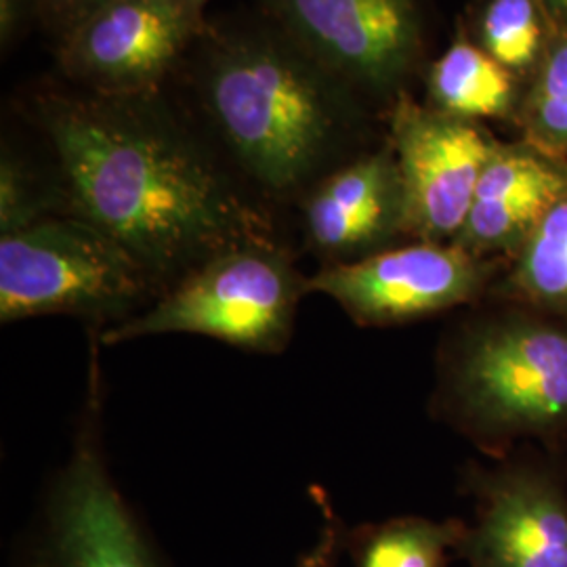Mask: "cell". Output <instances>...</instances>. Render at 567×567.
<instances>
[{
    "label": "cell",
    "instance_id": "cell-1",
    "mask_svg": "<svg viewBox=\"0 0 567 567\" xmlns=\"http://www.w3.org/2000/svg\"><path fill=\"white\" fill-rule=\"evenodd\" d=\"M72 215L161 288L229 248L278 243L264 203L161 91L51 95L39 107Z\"/></svg>",
    "mask_w": 567,
    "mask_h": 567
},
{
    "label": "cell",
    "instance_id": "cell-2",
    "mask_svg": "<svg viewBox=\"0 0 567 567\" xmlns=\"http://www.w3.org/2000/svg\"><path fill=\"white\" fill-rule=\"evenodd\" d=\"M194 49L206 137L261 203H299L358 156L362 97L278 23H206Z\"/></svg>",
    "mask_w": 567,
    "mask_h": 567
},
{
    "label": "cell",
    "instance_id": "cell-3",
    "mask_svg": "<svg viewBox=\"0 0 567 567\" xmlns=\"http://www.w3.org/2000/svg\"><path fill=\"white\" fill-rule=\"evenodd\" d=\"M429 410L489 461L567 447L566 318L498 297L466 307L437 347Z\"/></svg>",
    "mask_w": 567,
    "mask_h": 567
},
{
    "label": "cell",
    "instance_id": "cell-4",
    "mask_svg": "<svg viewBox=\"0 0 567 567\" xmlns=\"http://www.w3.org/2000/svg\"><path fill=\"white\" fill-rule=\"evenodd\" d=\"M161 297L121 244L65 213L0 236V320L74 316L107 328Z\"/></svg>",
    "mask_w": 567,
    "mask_h": 567
},
{
    "label": "cell",
    "instance_id": "cell-5",
    "mask_svg": "<svg viewBox=\"0 0 567 567\" xmlns=\"http://www.w3.org/2000/svg\"><path fill=\"white\" fill-rule=\"evenodd\" d=\"M307 280L282 244H243L196 267L142 313L97 339L114 344L177 332L280 353L292 339Z\"/></svg>",
    "mask_w": 567,
    "mask_h": 567
},
{
    "label": "cell",
    "instance_id": "cell-6",
    "mask_svg": "<svg viewBox=\"0 0 567 567\" xmlns=\"http://www.w3.org/2000/svg\"><path fill=\"white\" fill-rule=\"evenodd\" d=\"M473 522L456 545L468 567H567V447L527 444L468 463Z\"/></svg>",
    "mask_w": 567,
    "mask_h": 567
},
{
    "label": "cell",
    "instance_id": "cell-7",
    "mask_svg": "<svg viewBox=\"0 0 567 567\" xmlns=\"http://www.w3.org/2000/svg\"><path fill=\"white\" fill-rule=\"evenodd\" d=\"M507 261L456 244L410 240L355 264L320 267L309 292L330 297L362 328H393L484 301Z\"/></svg>",
    "mask_w": 567,
    "mask_h": 567
},
{
    "label": "cell",
    "instance_id": "cell-8",
    "mask_svg": "<svg viewBox=\"0 0 567 567\" xmlns=\"http://www.w3.org/2000/svg\"><path fill=\"white\" fill-rule=\"evenodd\" d=\"M100 385L93 374L89 419L47 494L21 567H164L110 475L100 442Z\"/></svg>",
    "mask_w": 567,
    "mask_h": 567
},
{
    "label": "cell",
    "instance_id": "cell-9",
    "mask_svg": "<svg viewBox=\"0 0 567 567\" xmlns=\"http://www.w3.org/2000/svg\"><path fill=\"white\" fill-rule=\"evenodd\" d=\"M206 21L175 0H105L60 37L61 72L81 91H161L187 60Z\"/></svg>",
    "mask_w": 567,
    "mask_h": 567
},
{
    "label": "cell",
    "instance_id": "cell-10",
    "mask_svg": "<svg viewBox=\"0 0 567 567\" xmlns=\"http://www.w3.org/2000/svg\"><path fill=\"white\" fill-rule=\"evenodd\" d=\"M267 18L362 95H386L421 53L414 0H265Z\"/></svg>",
    "mask_w": 567,
    "mask_h": 567
},
{
    "label": "cell",
    "instance_id": "cell-11",
    "mask_svg": "<svg viewBox=\"0 0 567 567\" xmlns=\"http://www.w3.org/2000/svg\"><path fill=\"white\" fill-rule=\"evenodd\" d=\"M386 142L404 187L408 240L456 243L496 140L480 122L400 95Z\"/></svg>",
    "mask_w": 567,
    "mask_h": 567
},
{
    "label": "cell",
    "instance_id": "cell-12",
    "mask_svg": "<svg viewBox=\"0 0 567 567\" xmlns=\"http://www.w3.org/2000/svg\"><path fill=\"white\" fill-rule=\"evenodd\" d=\"M299 208L305 244L322 267L355 264L410 243L404 187L389 142L328 173Z\"/></svg>",
    "mask_w": 567,
    "mask_h": 567
},
{
    "label": "cell",
    "instance_id": "cell-13",
    "mask_svg": "<svg viewBox=\"0 0 567 567\" xmlns=\"http://www.w3.org/2000/svg\"><path fill=\"white\" fill-rule=\"evenodd\" d=\"M566 194L567 166L526 142H496L454 244L508 264Z\"/></svg>",
    "mask_w": 567,
    "mask_h": 567
},
{
    "label": "cell",
    "instance_id": "cell-14",
    "mask_svg": "<svg viewBox=\"0 0 567 567\" xmlns=\"http://www.w3.org/2000/svg\"><path fill=\"white\" fill-rule=\"evenodd\" d=\"M426 91L429 107L458 121L507 118L517 105L515 76L466 37L431 65Z\"/></svg>",
    "mask_w": 567,
    "mask_h": 567
},
{
    "label": "cell",
    "instance_id": "cell-15",
    "mask_svg": "<svg viewBox=\"0 0 567 567\" xmlns=\"http://www.w3.org/2000/svg\"><path fill=\"white\" fill-rule=\"evenodd\" d=\"M487 297L567 320V194L536 225Z\"/></svg>",
    "mask_w": 567,
    "mask_h": 567
},
{
    "label": "cell",
    "instance_id": "cell-16",
    "mask_svg": "<svg viewBox=\"0 0 567 567\" xmlns=\"http://www.w3.org/2000/svg\"><path fill=\"white\" fill-rule=\"evenodd\" d=\"M465 529L463 519L393 517L347 536L353 567H447Z\"/></svg>",
    "mask_w": 567,
    "mask_h": 567
},
{
    "label": "cell",
    "instance_id": "cell-17",
    "mask_svg": "<svg viewBox=\"0 0 567 567\" xmlns=\"http://www.w3.org/2000/svg\"><path fill=\"white\" fill-rule=\"evenodd\" d=\"M527 145L567 166V25L555 23L519 107Z\"/></svg>",
    "mask_w": 567,
    "mask_h": 567
},
{
    "label": "cell",
    "instance_id": "cell-18",
    "mask_svg": "<svg viewBox=\"0 0 567 567\" xmlns=\"http://www.w3.org/2000/svg\"><path fill=\"white\" fill-rule=\"evenodd\" d=\"M547 16L540 0H487L477 44L513 76H532L550 39Z\"/></svg>",
    "mask_w": 567,
    "mask_h": 567
},
{
    "label": "cell",
    "instance_id": "cell-19",
    "mask_svg": "<svg viewBox=\"0 0 567 567\" xmlns=\"http://www.w3.org/2000/svg\"><path fill=\"white\" fill-rule=\"evenodd\" d=\"M65 213L70 206L61 183L47 185L30 164L4 145L0 158V236Z\"/></svg>",
    "mask_w": 567,
    "mask_h": 567
},
{
    "label": "cell",
    "instance_id": "cell-20",
    "mask_svg": "<svg viewBox=\"0 0 567 567\" xmlns=\"http://www.w3.org/2000/svg\"><path fill=\"white\" fill-rule=\"evenodd\" d=\"M343 543L341 522L332 515L330 508H324V526L316 540V545L305 553L297 567H334L339 548Z\"/></svg>",
    "mask_w": 567,
    "mask_h": 567
},
{
    "label": "cell",
    "instance_id": "cell-21",
    "mask_svg": "<svg viewBox=\"0 0 567 567\" xmlns=\"http://www.w3.org/2000/svg\"><path fill=\"white\" fill-rule=\"evenodd\" d=\"M103 2L105 0H39V13L61 37Z\"/></svg>",
    "mask_w": 567,
    "mask_h": 567
},
{
    "label": "cell",
    "instance_id": "cell-22",
    "mask_svg": "<svg viewBox=\"0 0 567 567\" xmlns=\"http://www.w3.org/2000/svg\"><path fill=\"white\" fill-rule=\"evenodd\" d=\"M32 13H39V0H0L2 49H9L16 42Z\"/></svg>",
    "mask_w": 567,
    "mask_h": 567
},
{
    "label": "cell",
    "instance_id": "cell-23",
    "mask_svg": "<svg viewBox=\"0 0 567 567\" xmlns=\"http://www.w3.org/2000/svg\"><path fill=\"white\" fill-rule=\"evenodd\" d=\"M547 13H553L557 23L567 25V0H540Z\"/></svg>",
    "mask_w": 567,
    "mask_h": 567
},
{
    "label": "cell",
    "instance_id": "cell-24",
    "mask_svg": "<svg viewBox=\"0 0 567 567\" xmlns=\"http://www.w3.org/2000/svg\"><path fill=\"white\" fill-rule=\"evenodd\" d=\"M175 2H179L183 9H185L187 13H192L196 20L204 21V7H206L208 0H175Z\"/></svg>",
    "mask_w": 567,
    "mask_h": 567
}]
</instances>
